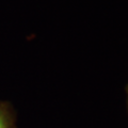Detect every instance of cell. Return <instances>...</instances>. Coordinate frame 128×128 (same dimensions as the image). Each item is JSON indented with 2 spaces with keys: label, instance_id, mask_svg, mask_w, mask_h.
<instances>
[{
  "label": "cell",
  "instance_id": "6da1fadb",
  "mask_svg": "<svg viewBox=\"0 0 128 128\" xmlns=\"http://www.w3.org/2000/svg\"><path fill=\"white\" fill-rule=\"evenodd\" d=\"M0 128H15L12 108L2 100H0Z\"/></svg>",
  "mask_w": 128,
  "mask_h": 128
}]
</instances>
